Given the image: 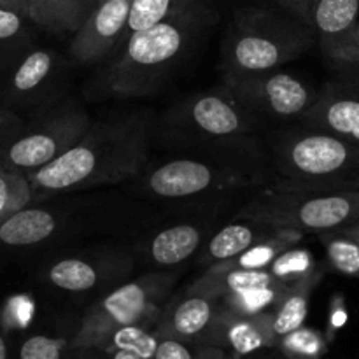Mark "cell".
<instances>
[{
    "label": "cell",
    "instance_id": "cell-1",
    "mask_svg": "<svg viewBox=\"0 0 359 359\" xmlns=\"http://www.w3.org/2000/svg\"><path fill=\"white\" fill-rule=\"evenodd\" d=\"M147 121L140 116L91 125L62 156L28 172L34 196H53L133 177L147 158Z\"/></svg>",
    "mask_w": 359,
    "mask_h": 359
},
{
    "label": "cell",
    "instance_id": "cell-2",
    "mask_svg": "<svg viewBox=\"0 0 359 359\" xmlns=\"http://www.w3.org/2000/svg\"><path fill=\"white\" fill-rule=\"evenodd\" d=\"M273 158L283 186L359 191V146L332 133L311 128L279 133Z\"/></svg>",
    "mask_w": 359,
    "mask_h": 359
},
{
    "label": "cell",
    "instance_id": "cell-3",
    "mask_svg": "<svg viewBox=\"0 0 359 359\" xmlns=\"http://www.w3.org/2000/svg\"><path fill=\"white\" fill-rule=\"evenodd\" d=\"M241 219L302 233H328L359 221V191L304 189L277 184L238 212Z\"/></svg>",
    "mask_w": 359,
    "mask_h": 359
},
{
    "label": "cell",
    "instance_id": "cell-4",
    "mask_svg": "<svg viewBox=\"0 0 359 359\" xmlns=\"http://www.w3.org/2000/svg\"><path fill=\"white\" fill-rule=\"evenodd\" d=\"M189 42L186 20L165 21L135 32L119 42V51L109 65V91L118 97H142L156 88L175 65Z\"/></svg>",
    "mask_w": 359,
    "mask_h": 359
},
{
    "label": "cell",
    "instance_id": "cell-5",
    "mask_svg": "<svg viewBox=\"0 0 359 359\" xmlns=\"http://www.w3.org/2000/svg\"><path fill=\"white\" fill-rule=\"evenodd\" d=\"M316 32L304 21L270 13H251L235 23L224 46V74H251L279 69L304 55Z\"/></svg>",
    "mask_w": 359,
    "mask_h": 359
},
{
    "label": "cell",
    "instance_id": "cell-6",
    "mask_svg": "<svg viewBox=\"0 0 359 359\" xmlns=\"http://www.w3.org/2000/svg\"><path fill=\"white\" fill-rule=\"evenodd\" d=\"M175 280V273L161 272L142 276L116 287L86 312L77 333L70 339V351L91 346L98 337L121 326L156 325L165 298Z\"/></svg>",
    "mask_w": 359,
    "mask_h": 359
},
{
    "label": "cell",
    "instance_id": "cell-7",
    "mask_svg": "<svg viewBox=\"0 0 359 359\" xmlns=\"http://www.w3.org/2000/svg\"><path fill=\"white\" fill-rule=\"evenodd\" d=\"M91 125L93 123L84 109H62L35 125L21 126L0 147V163L7 170L23 174L37 170L76 146Z\"/></svg>",
    "mask_w": 359,
    "mask_h": 359
},
{
    "label": "cell",
    "instance_id": "cell-8",
    "mask_svg": "<svg viewBox=\"0 0 359 359\" xmlns=\"http://www.w3.org/2000/svg\"><path fill=\"white\" fill-rule=\"evenodd\" d=\"M224 83L238 104L273 118H300L319 98V91L311 84L279 69L224 74Z\"/></svg>",
    "mask_w": 359,
    "mask_h": 359
},
{
    "label": "cell",
    "instance_id": "cell-9",
    "mask_svg": "<svg viewBox=\"0 0 359 359\" xmlns=\"http://www.w3.org/2000/svg\"><path fill=\"white\" fill-rule=\"evenodd\" d=\"M223 307V297L202 276L163 305L154 332L158 337L209 346L210 333Z\"/></svg>",
    "mask_w": 359,
    "mask_h": 359
},
{
    "label": "cell",
    "instance_id": "cell-10",
    "mask_svg": "<svg viewBox=\"0 0 359 359\" xmlns=\"http://www.w3.org/2000/svg\"><path fill=\"white\" fill-rule=\"evenodd\" d=\"M252 175L226 165L179 158L154 168L147 175V188L161 198H186L205 191L252 186Z\"/></svg>",
    "mask_w": 359,
    "mask_h": 359
},
{
    "label": "cell",
    "instance_id": "cell-11",
    "mask_svg": "<svg viewBox=\"0 0 359 359\" xmlns=\"http://www.w3.org/2000/svg\"><path fill=\"white\" fill-rule=\"evenodd\" d=\"M130 4L132 0H102L74 35L70 56L81 65H88L118 48L125 37Z\"/></svg>",
    "mask_w": 359,
    "mask_h": 359
},
{
    "label": "cell",
    "instance_id": "cell-12",
    "mask_svg": "<svg viewBox=\"0 0 359 359\" xmlns=\"http://www.w3.org/2000/svg\"><path fill=\"white\" fill-rule=\"evenodd\" d=\"M300 121L305 128L332 133L359 146V83L328 84Z\"/></svg>",
    "mask_w": 359,
    "mask_h": 359
},
{
    "label": "cell",
    "instance_id": "cell-13",
    "mask_svg": "<svg viewBox=\"0 0 359 359\" xmlns=\"http://www.w3.org/2000/svg\"><path fill=\"white\" fill-rule=\"evenodd\" d=\"M60 72L58 55L51 49H32L13 69L4 83L7 102L21 107L39 105L49 98Z\"/></svg>",
    "mask_w": 359,
    "mask_h": 359
},
{
    "label": "cell",
    "instance_id": "cell-14",
    "mask_svg": "<svg viewBox=\"0 0 359 359\" xmlns=\"http://www.w3.org/2000/svg\"><path fill=\"white\" fill-rule=\"evenodd\" d=\"M279 339L272 328V312L259 316H244L223 307L210 333L209 346L221 347L237 356L262 349L277 347Z\"/></svg>",
    "mask_w": 359,
    "mask_h": 359
},
{
    "label": "cell",
    "instance_id": "cell-15",
    "mask_svg": "<svg viewBox=\"0 0 359 359\" xmlns=\"http://www.w3.org/2000/svg\"><path fill=\"white\" fill-rule=\"evenodd\" d=\"M189 126L207 137H237L252 130V112L233 97L202 95L184 107Z\"/></svg>",
    "mask_w": 359,
    "mask_h": 359
},
{
    "label": "cell",
    "instance_id": "cell-16",
    "mask_svg": "<svg viewBox=\"0 0 359 359\" xmlns=\"http://www.w3.org/2000/svg\"><path fill=\"white\" fill-rule=\"evenodd\" d=\"M359 21V0H312L311 27L332 58Z\"/></svg>",
    "mask_w": 359,
    "mask_h": 359
},
{
    "label": "cell",
    "instance_id": "cell-17",
    "mask_svg": "<svg viewBox=\"0 0 359 359\" xmlns=\"http://www.w3.org/2000/svg\"><path fill=\"white\" fill-rule=\"evenodd\" d=\"M58 230V217L48 209L30 205L11 214L0 224V248L23 249L46 242Z\"/></svg>",
    "mask_w": 359,
    "mask_h": 359
},
{
    "label": "cell",
    "instance_id": "cell-18",
    "mask_svg": "<svg viewBox=\"0 0 359 359\" xmlns=\"http://www.w3.org/2000/svg\"><path fill=\"white\" fill-rule=\"evenodd\" d=\"M305 233L298 230H287V228H277L272 235L259 241L248 251L224 263L210 265L207 269L209 273H221L228 270H266L273 262L287 249L294 248L302 242Z\"/></svg>",
    "mask_w": 359,
    "mask_h": 359
},
{
    "label": "cell",
    "instance_id": "cell-19",
    "mask_svg": "<svg viewBox=\"0 0 359 359\" xmlns=\"http://www.w3.org/2000/svg\"><path fill=\"white\" fill-rule=\"evenodd\" d=\"M276 230L277 228L255 223V221L226 224L207 244L205 255H203V263L210 266L228 262V259L248 251L249 248L258 244L259 241L266 238L269 235H272Z\"/></svg>",
    "mask_w": 359,
    "mask_h": 359
},
{
    "label": "cell",
    "instance_id": "cell-20",
    "mask_svg": "<svg viewBox=\"0 0 359 359\" xmlns=\"http://www.w3.org/2000/svg\"><path fill=\"white\" fill-rule=\"evenodd\" d=\"M202 242V231L193 224H175L161 230L149 245V255L156 265L174 266L195 255Z\"/></svg>",
    "mask_w": 359,
    "mask_h": 359
},
{
    "label": "cell",
    "instance_id": "cell-21",
    "mask_svg": "<svg viewBox=\"0 0 359 359\" xmlns=\"http://www.w3.org/2000/svg\"><path fill=\"white\" fill-rule=\"evenodd\" d=\"M90 16L79 0H28V18L32 23L48 32L79 30Z\"/></svg>",
    "mask_w": 359,
    "mask_h": 359
},
{
    "label": "cell",
    "instance_id": "cell-22",
    "mask_svg": "<svg viewBox=\"0 0 359 359\" xmlns=\"http://www.w3.org/2000/svg\"><path fill=\"white\" fill-rule=\"evenodd\" d=\"M321 279H312L307 283L291 286L284 293L277 307L272 312V328L277 339H283L287 333L302 328L309 314V302L314 287Z\"/></svg>",
    "mask_w": 359,
    "mask_h": 359
},
{
    "label": "cell",
    "instance_id": "cell-23",
    "mask_svg": "<svg viewBox=\"0 0 359 359\" xmlns=\"http://www.w3.org/2000/svg\"><path fill=\"white\" fill-rule=\"evenodd\" d=\"M27 21L25 14L0 7V69H13L34 49Z\"/></svg>",
    "mask_w": 359,
    "mask_h": 359
},
{
    "label": "cell",
    "instance_id": "cell-24",
    "mask_svg": "<svg viewBox=\"0 0 359 359\" xmlns=\"http://www.w3.org/2000/svg\"><path fill=\"white\" fill-rule=\"evenodd\" d=\"M158 342H160V337L156 335L153 326L130 325L104 333L88 347H100L105 351H125V353L135 354L140 359H154Z\"/></svg>",
    "mask_w": 359,
    "mask_h": 359
},
{
    "label": "cell",
    "instance_id": "cell-25",
    "mask_svg": "<svg viewBox=\"0 0 359 359\" xmlns=\"http://www.w3.org/2000/svg\"><path fill=\"white\" fill-rule=\"evenodd\" d=\"M174 20H184V0H132L123 39Z\"/></svg>",
    "mask_w": 359,
    "mask_h": 359
},
{
    "label": "cell",
    "instance_id": "cell-26",
    "mask_svg": "<svg viewBox=\"0 0 359 359\" xmlns=\"http://www.w3.org/2000/svg\"><path fill=\"white\" fill-rule=\"evenodd\" d=\"M48 280L55 287L70 293L93 290L100 280V270L81 258H65L49 266Z\"/></svg>",
    "mask_w": 359,
    "mask_h": 359
},
{
    "label": "cell",
    "instance_id": "cell-27",
    "mask_svg": "<svg viewBox=\"0 0 359 359\" xmlns=\"http://www.w3.org/2000/svg\"><path fill=\"white\" fill-rule=\"evenodd\" d=\"M270 272L284 286H297L312 279H321L314 256L307 248H294L284 251L276 262L270 265Z\"/></svg>",
    "mask_w": 359,
    "mask_h": 359
},
{
    "label": "cell",
    "instance_id": "cell-28",
    "mask_svg": "<svg viewBox=\"0 0 359 359\" xmlns=\"http://www.w3.org/2000/svg\"><path fill=\"white\" fill-rule=\"evenodd\" d=\"M319 241L325 245L326 258L335 272L359 279V242L356 238L347 235L346 231L335 230L321 233Z\"/></svg>",
    "mask_w": 359,
    "mask_h": 359
},
{
    "label": "cell",
    "instance_id": "cell-29",
    "mask_svg": "<svg viewBox=\"0 0 359 359\" xmlns=\"http://www.w3.org/2000/svg\"><path fill=\"white\" fill-rule=\"evenodd\" d=\"M34 189L23 172L7 170L0 163V224L16 210L34 202Z\"/></svg>",
    "mask_w": 359,
    "mask_h": 359
},
{
    "label": "cell",
    "instance_id": "cell-30",
    "mask_svg": "<svg viewBox=\"0 0 359 359\" xmlns=\"http://www.w3.org/2000/svg\"><path fill=\"white\" fill-rule=\"evenodd\" d=\"M70 351V340L46 333H30L14 344V359H63Z\"/></svg>",
    "mask_w": 359,
    "mask_h": 359
},
{
    "label": "cell",
    "instance_id": "cell-31",
    "mask_svg": "<svg viewBox=\"0 0 359 359\" xmlns=\"http://www.w3.org/2000/svg\"><path fill=\"white\" fill-rule=\"evenodd\" d=\"M277 347L291 359H319L325 353V340L318 332L302 326L283 337Z\"/></svg>",
    "mask_w": 359,
    "mask_h": 359
},
{
    "label": "cell",
    "instance_id": "cell-32",
    "mask_svg": "<svg viewBox=\"0 0 359 359\" xmlns=\"http://www.w3.org/2000/svg\"><path fill=\"white\" fill-rule=\"evenodd\" d=\"M205 347L172 337H160L154 359H202Z\"/></svg>",
    "mask_w": 359,
    "mask_h": 359
},
{
    "label": "cell",
    "instance_id": "cell-33",
    "mask_svg": "<svg viewBox=\"0 0 359 359\" xmlns=\"http://www.w3.org/2000/svg\"><path fill=\"white\" fill-rule=\"evenodd\" d=\"M332 60L342 65H359V21L346 41L333 53Z\"/></svg>",
    "mask_w": 359,
    "mask_h": 359
},
{
    "label": "cell",
    "instance_id": "cell-34",
    "mask_svg": "<svg viewBox=\"0 0 359 359\" xmlns=\"http://www.w3.org/2000/svg\"><path fill=\"white\" fill-rule=\"evenodd\" d=\"M72 353V359H140L132 353L125 351H105L100 347H83V349L69 351Z\"/></svg>",
    "mask_w": 359,
    "mask_h": 359
},
{
    "label": "cell",
    "instance_id": "cell-35",
    "mask_svg": "<svg viewBox=\"0 0 359 359\" xmlns=\"http://www.w3.org/2000/svg\"><path fill=\"white\" fill-rule=\"evenodd\" d=\"M23 126L21 119L9 109L0 105V147Z\"/></svg>",
    "mask_w": 359,
    "mask_h": 359
},
{
    "label": "cell",
    "instance_id": "cell-36",
    "mask_svg": "<svg viewBox=\"0 0 359 359\" xmlns=\"http://www.w3.org/2000/svg\"><path fill=\"white\" fill-rule=\"evenodd\" d=\"M283 7H286L297 20L304 21L311 27V6L312 0H277Z\"/></svg>",
    "mask_w": 359,
    "mask_h": 359
},
{
    "label": "cell",
    "instance_id": "cell-37",
    "mask_svg": "<svg viewBox=\"0 0 359 359\" xmlns=\"http://www.w3.org/2000/svg\"><path fill=\"white\" fill-rule=\"evenodd\" d=\"M0 359H14V342L0 321Z\"/></svg>",
    "mask_w": 359,
    "mask_h": 359
},
{
    "label": "cell",
    "instance_id": "cell-38",
    "mask_svg": "<svg viewBox=\"0 0 359 359\" xmlns=\"http://www.w3.org/2000/svg\"><path fill=\"white\" fill-rule=\"evenodd\" d=\"M202 359H242L237 354L230 353L226 349H221V347H214V346H207L205 353H203Z\"/></svg>",
    "mask_w": 359,
    "mask_h": 359
},
{
    "label": "cell",
    "instance_id": "cell-39",
    "mask_svg": "<svg viewBox=\"0 0 359 359\" xmlns=\"http://www.w3.org/2000/svg\"><path fill=\"white\" fill-rule=\"evenodd\" d=\"M0 7L18 11V13L25 14V16L28 18V0H0ZM28 20H30V18H28Z\"/></svg>",
    "mask_w": 359,
    "mask_h": 359
},
{
    "label": "cell",
    "instance_id": "cell-40",
    "mask_svg": "<svg viewBox=\"0 0 359 359\" xmlns=\"http://www.w3.org/2000/svg\"><path fill=\"white\" fill-rule=\"evenodd\" d=\"M342 231H346L347 235H351V237H353V238H356V241L359 242V221H358V223L351 224V226H347V228H342Z\"/></svg>",
    "mask_w": 359,
    "mask_h": 359
},
{
    "label": "cell",
    "instance_id": "cell-41",
    "mask_svg": "<svg viewBox=\"0 0 359 359\" xmlns=\"http://www.w3.org/2000/svg\"><path fill=\"white\" fill-rule=\"evenodd\" d=\"M79 2L83 4V7L88 11V14H91V11L98 6V0H79Z\"/></svg>",
    "mask_w": 359,
    "mask_h": 359
},
{
    "label": "cell",
    "instance_id": "cell-42",
    "mask_svg": "<svg viewBox=\"0 0 359 359\" xmlns=\"http://www.w3.org/2000/svg\"><path fill=\"white\" fill-rule=\"evenodd\" d=\"M102 2V0H98V4H100Z\"/></svg>",
    "mask_w": 359,
    "mask_h": 359
}]
</instances>
